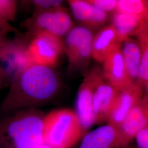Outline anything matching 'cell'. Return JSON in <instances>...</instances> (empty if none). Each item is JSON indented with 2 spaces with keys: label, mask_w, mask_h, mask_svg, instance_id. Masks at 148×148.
I'll list each match as a JSON object with an SVG mask.
<instances>
[{
  "label": "cell",
  "mask_w": 148,
  "mask_h": 148,
  "mask_svg": "<svg viewBox=\"0 0 148 148\" xmlns=\"http://www.w3.org/2000/svg\"><path fill=\"white\" fill-rule=\"evenodd\" d=\"M18 1L0 0V17L10 23L16 18Z\"/></svg>",
  "instance_id": "21"
},
{
  "label": "cell",
  "mask_w": 148,
  "mask_h": 148,
  "mask_svg": "<svg viewBox=\"0 0 148 148\" xmlns=\"http://www.w3.org/2000/svg\"><path fill=\"white\" fill-rule=\"evenodd\" d=\"M32 37L39 33H46L62 38L75 26L68 10L63 6L51 11L34 13L22 23Z\"/></svg>",
  "instance_id": "5"
},
{
  "label": "cell",
  "mask_w": 148,
  "mask_h": 148,
  "mask_svg": "<svg viewBox=\"0 0 148 148\" xmlns=\"http://www.w3.org/2000/svg\"><path fill=\"white\" fill-rule=\"evenodd\" d=\"M86 134L75 111L61 108L45 114L43 142L54 148H71Z\"/></svg>",
  "instance_id": "3"
},
{
  "label": "cell",
  "mask_w": 148,
  "mask_h": 148,
  "mask_svg": "<svg viewBox=\"0 0 148 148\" xmlns=\"http://www.w3.org/2000/svg\"><path fill=\"white\" fill-rule=\"evenodd\" d=\"M106 81L103 76L95 87L93 98V109L95 123L107 122L119 93Z\"/></svg>",
  "instance_id": "12"
},
{
  "label": "cell",
  "mask_w": 148,
  "mask_h": 148,
  "mask_svg": "<svg viewBox=\"0 0 148 148\" xmlns=\"http://www.w3.org/2000/svg\"><path fill=\"white\" fill-rule=\"evenodd\" d=\"M61 89V81L54 69L31 64L13 75L10 88L0 105V114L37 109L53 101Z\"/></svg>",
  "instance_id": "1"
},
{
  "label": "cell",
  "mask_w": 148,
  "mask_h": 148,
  "mask_svg": "<svg viewBox=\"0 0 148 148\" xmlns=\"http://www.w3.org/2000/svg\"><path fill=\"white\" fill-rule=\"evenodd\" d=\"M148 126V96L144 94L118 128L120 148L127 147L138 133Z\"/></svg>",
  "instance_id": "9"
},
{
  "label": "cell",
  "mask_w": 148,
  "mask_h": 148,
  "mask_svg": "<svg viewBox=\"0 0 148 148\" xmlns=\"http://www.w3.org/2000/svg\"><path fill=\"white\" fill-rule=\"evenodd\" d=\"M45 114L38 109H22L8 114L0 121V148H30L44 143Z\"/></svg>",
  "instance_id": "2"
},
{
  "label": "cell",
  "mask_w": 148,
  "mask_h": 148,
  "mask_svg": "<svg viewBox=\"0 0 148 148\" xmlns=\"http://www.w3.org/2000/svg\"><path fill=\"white\" fill-rule=\"evenodd\" d=\"M0 31L5 34L8 32H18V30L12 26L10 23L5 21L0 17Z\"/></svg>",
  "instance_id": "25"
},
{
  "label": "cell",
  "mask_w": 148,
  "mask_h": 148,
  "mask_svg": "<svg viewBox=\"0 0 148 148\" xmlns=\"http://www.w3.org/2000/svg\"><path fill=\"white\" fill-rule=\"evenodd\" d=\"M1 32V31H0V32Z\"/></svg>",
  "instance_id": "32"
},
{
  "label": "cell",
  "mask_w": 148,
  "mask_h": 148,
  "mask_svg": "<svg viewBox=\"0 0 148 148\" xmlns=\"http://www.w3.org/2000/svg\"><path fill=\"white\" fill-rule=\"evenodd\" d=\"M97 8L106 13H113L116 12L117 6V0H86Z\"/></svg>",
  "instance_id": "22"
},
{
  "label": "cell",
  "mask_w": 148,
  "mask_h": 148,
  "mask_svg": "<svg viewBox=\"0 0 148 148\" xmlns=\"http://www.w3.org/2000/svg\"><path fill=\"white\" fill-rule=\"evenodd\" d=\"M144 88H145V94L148 96V81L145 85Z\"/></svg>",
  "instance_id": "28"
},
{
  "label": "cell",
  "mask_w": 148,
  "mask_h": 148,
  "mask_svg": "<svg viewBox=\"0 0 148 148\" xmlns=\"http://www.w3.org/2000/svg\"><path fill=\"white\" fill-rule=\"evenodd\" d=\"M138 148H148V126L138 133L134 138Z\"/></svg>",
  "instance_id": "23"
},
{
  "label": "cell",
  "mask_w": 148,
  "mask_h": 148,
  "mask_svg": "<svg viewBox=\"0 0 148 148\" xmlns=\"http://www.w3.org/2000/svg\"><path fill=\"white\" fill-rule=\"evenodd\" d=\"M68 2L74 18L79 26L93 33L106 26L108 22L109 14L97 8L86 0H69Z\"/></svg>",
  "instance_id": "11"
},
{
  "label": "cell",
  "mask_w": 148,
  "mask_h": 148,
  "mask_svg": "<svg viewBox=\"0 0 148 148\" xmlns=\"http://www.w3.org/2000/svg\"><path fill=\"white\" fill-rule=\"evenodd\" d=\"M11 79V75L0 65V90L10 86Z\"/></svg>",
  "instance_id": "24"
},
{
  "label": "cell",
  "mask_w": 148,
  "mask_h": 148,
  "mask_svg": "<svg viewBox=\"0 0 148 148\" xmlns=\"http://www.w3.org/2000/svg\"><path fill=\"white\" fill-rule=\"evenodd\" d=\"M30 148H54L51 146L45 143H42L38 144L37 145H35L34 147H32Z\"/></svg>",
  "instance_id": "27"
},
{
  "label": "cell",
  "mask_w": 148,
  "mask_h": 148,
  "mask_svg": "<svg viewBox=\"0 0 148 148\" xmlns=\"http://www.w3.org/2000/svg\"><path fill=\"white\" fill-rule=\"evenodd\" d=\"M34 7V13L51 11L63 7V1L60 0H33L24 1Z\"/></svg>",
  "instance_id": "20"
},
{
  "label": "cell",
  "mask_w": 148,
  "mask_h": 148,
  "mask_svg": "<svg viewBox=\"0 0 148 148\" xmlns=\"http://www.w3.org/2000/svg\"><path fill=\"white\" fill-rule=\"evenodd\" d=\"M143 2H144V5L146 6V7L148 8V0H143Z\"/></svg>",
  "instance_id": "30"
},
{
  "label": "cell",
  "mask_w": 148,
  "mask_h": 148,
  "mask_svg": "<svg viewBox=\"0 0 148 148\" xmlns=\"http://www.w3.org/2000/svg\"></svg>",
  "instance_id": "33"
},
{
  "label": "cell",
  "mask_w": 148,
  "mask_h": 148,
  "mask_svg": "<svg viewBox=\"0 0 148 148\" xmlns=\"http://www.w3.org/2000/svg\"><path fill=\"white\" fill-rule=\"evenodd\" d=\"M144 22L137 17L118 12L113 13L111 16V24L122 43L133 35H136Z\"/></svg>",
  "instance_id": "17"
},
{
  "label": "cell",
  "mask_w": 148,
  "mask_h": 148,
  "mask_svg": "<svg viewBox=\"0 0 148 148\" xmlns=\"http://www.w3.org/2000/svg\"><path fill=\"white\" fill-rule=\"evenodd\" d=\"M122 54L129 76L133 83L137 81L142 59V53L138 41L129 37L122 43Z\"/></svg>",
  "instance_id": "16"
},
{
  "label": "cell",
  "mask_w": 148,
  "mask_h": 148,
  "mask_svg": "<svg viewBox=\"0 0 148 148\" xmlns=\"http://www.w3.org/2000/svg\"><path fill=\"white\" fill-rule=\"evenodd\" d=\"M64 52L62 38L46 33H39L31 37L27 55L31 64L54 69Z\"/></svg>",
  "instance_id": "6"
},
{
  "label": "cell",
  "mask_w": 148,
  "mask_h": 148,
  "mask_svg": "<svg viewBox=\"0 0 148 148\" xmlns=\"http://www.w3.org/2000/svg\"><path fill=\"white\" fill-rule=\"evenodd\" d=\"M79 148H120L119 129L107 123L87 132Z\"/></svg>",
  "instance_id": "15"
},
{
  "label": "cell",
  "mask_w": 148,
  "mask_h": 148,
  "mask_svg": "<svg viewBox=\"0 0 148 148\" xmlns=\"http://www.w3.org/2000/svg\"><path fill=\"white\" fill-rule=\"evenodd\" d=\"M140 48L142 59L136 84L143 88L148 81V29L147 22H144L136 35Z\"/></svg>",
  "instance_id": "18"
},
{
  "label": "cell",
  "mask_w": 148,
  "mask_h": 148,
  "mask_svg": "<svg viewBox=\"0 0 148 148\" xmlns=\"http://www.w3.org/2000/svg\"><path fill=\"white\" fill-rule=\"evenodd\" d=\"M122 42L111 25H106L96 32L92 41V59L103 63L110 54L121 49Z\"/></svg>",
  "instance_id": "14"
},
{
  "label": "cell",
  "mask_w": 148,
  "mask_h": 148,
  "mask_svg": "<svg viewBox=\"0 0 148 148\" xmlns=\"http://www.w3.org/2000/svg\"><path fill=\"white\" fill-rule=\"evenodd\" d=\"M102 64L104 79L117 90H120L133 84L128 74L121 49L112 53Z\"/></svg>",
  "instance_id": "13"
},
{
  "label": "cell",
  "mask_w": 148,
  "mask_h": 148,
  "mask_svg": "<svg viewBox=\"0 0 148 148\" xmlns=\"http://www.w3.org/2000/svg\"><path fill=\"white\" fill-rule=\"evenodd\" d=\"M147 26H148V21L147 22Z\"/></svg>",
  "instance_id": "31"
},
{
  "label": "cell",
  "mask_w": 148,
  "mask_h": 148,
  "mask_svg": "<svg viewBox=\"0 0 148 148\" xmlns=\"http://www.w3.org/2000/svg\"><path fill=\"white\" fill-rule=\"evenodd\" d=\"M116 12L137 17L145 22L148 21V10L143 0H117Z\"/></svg>",
  "instance_id": "19"
},
{
  "label": "cell",
  "mask_w": 148,
  "mask_h": 148,
  "mask_svg": "<svg viewBox=\"0 0 148 148\" xmlns=\"http://www.w3.org/2000/svg\"><path fill=\"white\" fill-rule=\"evenodd\" d=\"M144 88L136 83L120 90L107 123L119 128L128 114L141 100Z\"/></svg>",
  "instance_id": "10"
},
{
  "label": "cell",
  "mask_w": 148,
  "mask_h": 148,
  "mask_svg": "<svg viewBox=\"0 0 148 148\" xmlns=\"http://www.w3.org/2000/svg\"><path fill=\"white\" fill-rule=\"evenodd\" d=\"M6 34L3 32H0V52L3 47V46L5 42L6 38H5V35Z\"/></svg>",
  "instance_id": "26"
},
{
  "label": "cell",
  "mask_w": 148,
  "mask_h": 148,
  "mask_svg": "<svg viewBox=\"0 0 148 148\" xmlns=\"http://www.w3.org/2000/svg\"><path fill=\"white\" fill-rule=\"evenodd\" d=\"M93 33L81 26H74L65 36L64 51L68 58V74H83L88 70L92 58Z\"/></svg>",
  "instance_id": "4"
},
{
  "label": "cell",
  "mask_w": 148,
  "mask_h": 148,
  "mask_svg": "<svg viewBox=\"0 0 148 148\" xmlns=\"http://www.w3.org/2000/svg\"><path fill=\"white\" fill-rule=\"evenodd\" d=\"M126 148H138L137 147V145H134V144H130L127 147H126Z\"/></svg>",
  "instance_id": "29"
},
{
  "label": "cell",
  "mask_w": 148,
  "mask_h": 148,
  "mask_svg": "<svg viewBox=\"0 0 148 148\" xmlns=\"http://www.w3.org/2000/svg\"><path fill=\"white\" fill-rule=\"evenodd\" d=\"M31 36L27 33L24 36L13 39H6L0 52L1 65L11 75V77L18 71L31 65L27 57V46Z\"/></svg>",
  "instance_id": "8"
},
{
  "label": "cell",
  "mask_w": 148,
  "mask_h": 148,
  "mask_svg": "<svg viewBox=\"0 0 148 148\" xmlns=\"http://www.w3.org/2000/svg\"><path fill=\"white\" fill-rule=\"evenodd\" d=\"M103 76L101 67L93 66L84 75V78L78 90L75 111L86 133L90 128L96 125L93 109V98L95 87Z\"/></svg>",
  "instance_id": "7"
}]
</instances>
